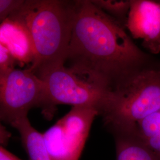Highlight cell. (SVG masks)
<instances>
[{"label":"cell","mask_w":160,"mask_h":160,"mask_svg":"<svg viewBox=\"0 0 160 160\" xmlns=\"http://www.w3.org/2000/svg\"><path fill=\"white\" fill-rule=\"evenodd\" d=\"M76 7L77 0H24L8 17L29 30L35 51L29 69L38 77L49 69L64 65Z\"/></svg>","instance_id":"cell-2"},{"label":"cell","mask_w":160,"mask_h":160,"mask_svg":"<svg viewBox=\"0 0 160 160\" xmlns=\"http://www.w3.org/2000/svg\"><path fill=\"white\" fill-rule=\"evenodd\" d=\"M0 45L5 46L18 63L32 65L33 62L34 43L23 24L8 18L1 23Z\"/></svg>","instance_id":"cell-8"},{"label":"cell","mask_w":160,"mask_h":160,"mask_svg":"<svg viewBox=\"0 0 160 160\" xmlns=\"http://www.w3.org/2000/svg\"><path fill=\"white\" fill-rule=\"evenodd\" d=\"M0 160H22L7 151L4 147H0Z\"/></svg>","instance_id":"cell-15"},{"label":"cell","mask_w":160,"mask_h":160,"mask_svg":"<svg viewBox=\"0 0 160 160\" xmlns=\"http://www.w3.org/2000/svg\"><path fill=\"white\" fill-rule=\"evenodd\" d=\"M91 1L94 6L113 18L126 28L131 7V1L91 0Z\"/></svg>","instance_id":"cell-12"},{"label":"cell","mask_w":160,"mask_h":160,"mask_svg":"<svg viewBox=\"0 0 160 160\" xmlns=\"http://www.w3.org/2000/svg\"><path fill=\"white\" fill-rule=\"evenodd\" d=\"M135 132L145 145L160 160V111L139 121Z\"/></svg>","instance_id":"cell-11"},{"label":"cell","mask_w":160,"mask_h":160,"mask_svg":"<svg viewBox=\"0 0 160 160\" xmlns=\"http://www.w3.org/2000/svg\"><path fill=\"white\" fill-rule=\"evenodd\" d=\"M10 126L19 132L29 160H54L46 149L43 133L32 126L28 116L16 120Z\"/></svg>","instance_id":"cell-10"},{"label":"cell","mask_w":160,"mask_h":160,"mask_svg":"<svg viewBox=\"0 0 160 160\" xmlns=\"http://www.w3.org/2000/svg\"><path fill=\"white\" fill-rule=\"evenodd\" d=\"M97 116L95 109L72 107L43 133L46 149L54 160H78Z\"/></svg>","instance_id":"cell-6"},{"label":"cell","mask_w":160,"mask_h":160,"mask_svg":"<svg viewBox=\"0 0 160 160\" xmlns=\"http://www.w3.org/2000/svg\"><path fill=\"white\" fill-rule=\"evenodd\" d=\"M18 62L5 46L0 45V76L4 75L16 68Z\"/></svg>","instance_id":"cell-13"},{"label":"cell","mask_w":160,"mask_h":160,"mask_svg":"<svg viewBox=\"0 0 160 160\" xmlns=\"http://www.w3.org/2000/svg\"><path fill=\"white\" fill-rule=\"evenodd\" d=\"M126 28L135 39L143 40V47L153 54L160 52V2L131 0Z\"/></svg>","instance_id":"cell-7"},{"label":"cell","mask_w":160,"mask_h":160,"mask_svg":"<svg viewBox=\"0 0 160 160\" xmlns=\"http://www.w3.org/2000/svg\"><path fill=\"white\" fill-rule=\"evenodd\" d=\"M45 83L49 104V119L58 104L86 107L102 113L110 92L88 81L65 67L58 65L38 76Z\"/></svg>","instance_id":"cell-5"},{"label":"cell","mask_w":160,"mask_h":160,"mask_svg":"<svg viewBox=\"0 0 160 160\" xmlns=\"http://www.w3.org/2000/svg\"><path fill=\"white\" fill-rule=\"evenodd\" d=\"M116 160H160L149 149L135 132H115Z\"/></svg>","instance_id":"cell-9"},{"label":"cell","mask_w":160,"mask_h":160,"mask_svg":"<svg viewBox=\"0 0 160 160\" xmlns=\"http://www.w3.org/2000/svg\"><path fill=\"white\" fill-rule=\"evenodd\" d=\"M24 0H0V22L2 23L23 5Z\"/></svg>","instance_id":"cell-14"},{"label":"cell","mask_w":160,"mask_h":160,"mask_svg":"<svg viewBox=\"0 0 160 160\" xmlns=\"http://www.w3.org/2000/svg\"><path fill=\"white\" fill-rule=\"evenodd\" d=\"M33 108L42 110L49 119L46 87L43 80L30 69L15 68L0 76V118L10 125L28 116Z\"/></svg>","instance_id":"cell-4"},{"label":"cell","mask_w":160,"mask_h":160,"mask_svg":"<svg viewBox=\"0 0 160 160\" xmlns=\"http://www.w3.org/2000/svg\"><path fill=\"white\" fill-rule=\"evenodd\" d=\"M160 111V67L146 65L110 92L100 116L107 129L132 132L139 121Z\"/></svg>","instance_id":"cell-3"},{"label":"cell","mask_w":160,"mask_h":160,"mask_svg":"<svg viewBox=\"0 0 160 160\" xmlns=\"http://www.w3.org/2000/svg\"><path fill=\"white\" fill-rule=\"evenodd\" d=\"M148 61L120 23L91 0H77L65 67L110 92Z\"/></svg>","instance_id":"cell-1"},{"label":"cell","mask_w":160,"mask_h":160,"mask_svg":"<svg viewBox=\"0 0 160 160\" xmlns=\"http://www.w3.org/2000/svg\"><path fill=\"white\" fill-rule=\"evenodd\" d=\"M0 141H1V146L4 147V146L7 145L9 139L11 137V134L6 129V128L1 125L0 127Z\"/></svg>","instance_id":"cell-16"}]
</instances>
